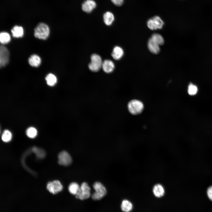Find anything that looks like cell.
I'll return each instance as SVG.
<instances>
[{"instance_id":"6da1fadb","label":"cell","mask_w":212,"mask_h":212,"mask_svg":"<svg viewBox=\"0 0 212 212\" xmlns=\"http://www.w3.org/2000/svg\"><path fill=\"white\" fill-rule=\"evenodd\" d=\"M49 34V28L48 26L44 23H39L34 30V36L39 39H46L48 37Z\"/></svg>"},{"instance_id":"7a4b0ae2","label":"cell","mask_w":212,"mask_h":212,"mask_svg":"<svg viewBox=\"0 0 212 212\" xmlns=\"http://www.w3.org/2000/svg\"><path fill=\"white\" fill-rule=\"evenodd\" d=\"M93 186L95 192L92 195V198L95 200H100L104 197L107 193V191L104 186L98 182H95Z\"/></svg>"},{"instance_id":"3957f363","label":"cell","mask_w":212,"mask_h":212,"mask_svg":"<svg viewBox=\"0 0 212 212\" xmlns=\"http://www.w3.org/2000/svg\"><path fill=\"white\" fill-rule=\"evenodd\" d=\"M127 107L130 113L133 115H136L143 111L144 106L141 101L137 100H133L129 102Z\"/></svg>"},{"instance_id":"277c9868","label":"cell","mask_w":212,"mask_h":212,"mask_svg":"<svg viewBox=\"0 0 212 212\" xmlns=\"http://www.w3.org/2000/svg\"><path fill=\"white\" fill-rule=\"evenodd\" d=\"M102 62L100 55L93 54L91 56V62L88 64L89 68L92 72H97L102 68Z\"/></svg>"},{"instance_id":"5b68a950","label":"cell","mask_w":212,"mask_h":212,"mask_svg":"<svg viewBox=\"0 0 212 212\" xmlns=\"http://www.w3.org/2000/svg\"><path fill=\"white\" fill-rule=\"evenodd\" d=\"M147 24L149 29L154 30L162 29L164 23L159 16H155L149 19L147 21Z\"/></svg>"},{"instance_id":"8992f818","label":"cell","mask_w":212,"mask_h":212,"mask_svg":"<svg viewBox=\"0 0 212 212\" xmlns=\"http://www.w3.org/2000/svg\"><path fill=\"white\" fill-rule=\"evenodd\" d=\"M90 188L86 182L83 183L80 187L79 190L75 195L76 198L81 200L88 198L90 195Z\"/></svg>"},{"instance_id":"52a82bcc","label":"cell","mask_w":212,"mask_h":212,"mask_svg":"<svg viewBox=\"0 0 212 212\" xmlns=\"http://www.w3.org/2000/svg\"><path fill=\"white\" fill-rule=\"evenodd\" d=\"M72 162V158L67 151H63L60 152L58 155V163L61 165L68 166Z\"/></svg>"},{"instance_id":"ba28073f","label":"cell","mask_w":212,"mask_h":212,"mask_svg":"<svg viewBox=\"0 0 212 212\" xmlns=\"http://www.w3.org/2000/svg\"><path fill=\"white\" fill-rule=\"evenodd\" d=\"M9 53L6 48L1 45L0 47V67L5 66L8 63L9 60Z\"/></svg>"},{"instance_id":"9c48e42d","label":"cell","mask_w":212,"mask_h":212,"mask_svg":"<svg viewBox=\"0 0 212 212\" xmlns=\"http://www.w3.org/2000/svg\"><path fill=\"white\" fill-rule=\"evenodd\" d=\"M47 187L48 190L54 194L61 191L63 188L61 183L57 180L49 182L47 184Z\"/></svg>"},{"instance_id":"30bf717a","label":"cell","mask_w":212,"mask_h":212,"mask_svg":"<svg viewBox=\"0 0 212 212\" xmlns=\"http://www.w3.org/2000/svg\"><path fill=\"white\" fill-rule=\"evenodd\" d=\"M96 4L93 0H86L82 4V10L87 13H89L96 7Z\"/></svg>"},{"instance_id":"8fae6325","label":"cell","mask_w":212,"mask_h":212,"mask_svg":"<svg viewBox=\"0 0 212 212\" xmlns=\"http://www.w3.org/2000/svg\"><path fill=\"white\" fill-rule=\"evenodd\" d=\"M115 67L113 62L109 59H106L102 62V68L106 73H110L113 72Z\"/></svg>"},{"instance_id":"7c38bea8","label":"cell","mask_w":212,"mask_h":212,"mask_svg":"<svg viewBox=\"0 0 212 212\" xmlns=\"http://www.w3.org/2000/svg\"><path fill=\"white\" fill-rule=\"evenodd\" d=\"M154 195L157 198H160L165 194V190L163 186L160 184L155 185L153 188Z\"/></svg>"},{"instance_id":"4fadbf2b","label":"cell","mask_w":212,"mask_h":212,"mask_svg":"<svg viewBox=\"0 0 212 212\" xmlns=\"http://www.w3.org/2000/svg\"><path fill=\"white\" fill-rule=\"evenodd\" d=\"M148 46L150 51L153 54H157L160 51L159 45L154 41L150 38L148 40Z\"/></svg>"},{"instance_id":"5bb4252c","label":"cell","mask_w":212,"mask_h":212,"mask_svg":"<svg viewBox=\"0 0 212 212\" xmlns=\"http://www.w3.org/2000/svg\"><path fill=\"white\" fill-rule=\"evenodd\" d=\"M124 54V51L122 49L118 46H115L113 48L111 55L113 59L116 60L121 59Z\"/></svg>"},{"instance_id":"9a60e30c","label":"cell","mask_w":212,"mask_h":212,"mask_svg":"<svg viewBox=\"0 0 212 212\" xmlns=\"http://www.w3.org/2000/svg\"><path fill=\"white\" fill-rule=\"evenodd\" d=\"M28 61L29 64L31 66L37 67L40 64L41 60L39 56L36 54H34L31 55L29 57Z\"/></svg>"},{"instance_id":"2e32d148","label":"cell","mask_w":212,"mask_h":212,"mask_svg":"<svg viewBox=\"0 0 212 212\" xmlns=\"http://www.w3.org/2000/svg\"><path fill=\"white\" fill-rule=\"evenodd\" d=\"M11 31L13 36L14 37H21L24 35V30L21 26H15L11 29Z\"/></svg>"},{"instance_id":"e0dca14e","label":"cell","mask_w":212,"mask_h":212,"mask_svg":"<svg viewBox=\"0 0 212 212\" xmlns=\"http://www.w3.org/2000/svg\"><path fill=\"white\" fill-rule=\"evenodd\" d=\"M103 18L105 23L107 26L111 25L115 19L114 15L110 11L105 13L103 15Z\"/></svg>"},{"instance_id":"ac0fdd59","label":"cell","mask_w":212,"mask_h":212,"mask_svg":"<svg viewBox=\"0 0 212 212\" xmlns=\"http://www.w3.org/2000/svg\"><path fill=\"white\" fill-rule=\"evenodd\" d=\"M133 205L130 201L127 200H123L121 205L122 210L124 212H130L132 209Z\"/></svg>"},{"instance_id":"d6986e66","label":"cell","mask_w":212,"mask_h":212,"mask_svg":"<svg viewBox=\"0 0 212 212\" xmlns=\"http://www.w3.org/2000/svg\"><path fill=\"white\" fill-rule=\"evenodd\" d=\"M45 80L47 85L51 86H54L57 81L56 77L52 73L47 74L45 77Z\"/></svg>"},{"instance_id":"ffe728a7","label":"cell","mask_w":212,"mask_h":212,"mask_svg":"<svg viewBox=\"0 0 212 212\" xmlns=\"http://www.w3.org/2000/svg\"><path fill=\"white\" fill-rule=\"evenodd\" d=\"M80 187L77 183L72 182L69 185L68 188V191L71 194L75 196L78 192Z\"/></svg>"},{"instance_id":"44dd1931","label":"cell","mask_w":212,"mask_h":212,"mask_svg":"<svg viewBox=\"0 0 212 212\" xmlns=\"http://www.w3.org/2000/svg\"><path fill=\"white\" fill-rule=\"evenodd\" d=\"M150 38L159 46L162 45L164 43L163 38L161 35L159 34H153Z\"/></svg>"},{"instance_id":"7402d4cb","label":"cell","mask_w":212,"mask_h":212,"mask_svg":"<svg viewBox=\"0 0 212 212\" xmlns=\"http://www.w3.org/2000/svg\"><path fill=\"white\" fill-rule=\"evenodd\" d=\"M11 37L9 34L5 32H2L0 34V41L2 44H6L10 42Z\"/></svg>"},{"instance_id":"603a6c76","label":"cell","mask_w":212,"mask_h":212,"mask_svg":"<svg viewBox=\"0 0 212 212\" xmlns=\"http://www.w3.org/2000/svg\"><path fill=\"white\" fill-rule=\"evenodd\" d=\"M12 137L11 132L8 130H5L2 135L1 139L4 142H8L11 140Z\"/></svg>"},{"instance_id":"cb8c5ba5","label":"cell","mask_w":212,"mask_h":212,"mask_svg":"<svg viewBox=\"0 0 212 212\" xmlns=\"http://www.w3.org/2000/svg\"><path fill=\"white\" fill-rule=\"evenodd\" d=\"M27 136L30 138H33L37 135V129L33 127H30L26 130Z\"/></svg>"},{"instance_id":"d4e9b609","label":"cell","mask_w":212,"mask_h":212,"mask_svg":"<svg viewBox=\"0 0 212 212\" xmlns=\"http://www.w3.org/2000/svg\"><path fill=\"white\" fill-rule=\"evenodd\" d=\"M198 91L197 87L195 85L191 83L188 86V92L191 95H194L197 94Z\"/></svg>"},{"instance_id":"484cf974","label":"cell","mask_w":212,"mask_h":212,"mask_svg":"<svg viewBox=\"0 0 212 212\" xmlns=\"http://www.w3.org/2000/svg\"><path fill=\"white\" fill-rule=\"evenodd\" d=\"M32 150L36 153L38 158H43L44 156V152L42 150L35 147L32 148Z\"/></svg>"},{"instance_id":"4316f807","label":"cell","mask_w":212,"mask_h":212,"mask_svg":"<svg viewBox=\"0 0 212 212\" xmlns=\"http://www.w3.org/2000/svg\"><path fill=\"white\" fill-rule=\"evenodd\" d=\"M111 1L115 5L120 6L122 5L124 0H111Z\"/></svg>"},{"instance_id":"83f0119b","label":"cell","mask_w":212,"mask_h":212,"mask_svg":"<svg viewBox=\"0 0 212 212\" xmlns=\"http://www.w3.org/2000/svg\"><path fill=\"white\" fill-rule=\"evenodd\" d=\"M207 194L209 199L212 201V186L209 187L207 191Z\"/></svg>"}]
</instances>
